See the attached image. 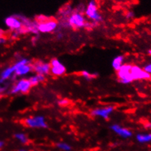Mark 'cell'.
<instances>
[{
  "instance_id": "6da1fadb",
  "label": "cell",
  "mask_w": 151,
  "mask_h": 151,
  "mask_svg": "<svg viewBox=\"0 0 151 151\" xmlns=\"http://www.w3.org/2000/svg\"><path fill=\"white\" fill-rule=\"evenodd\" d=\"M38 24V31L42 33H50L55 32L58 23L53 19H50L45 16H38L36 19Z\"/></svg>"
},
{
  "instance_id": "7a4b0ae2",
  "label": "cell",
  "mask_w": 151,
  "mask_h": 151,
  "mask_svg": "<svg viewBox=\"0 0 151 151\" xmlns=\"http://www.w3.org/2000/svg\"><path fill=\"white\" fill-rule=\"evenodd\" d=\"M85 14L86 16L96 24L101 22L102 21V17L101 14L99 13L98 7L95 0H91L88 4L86 10H85Z\"/></svg>"
},
{
  "instance_id": "3957f363",
  "label": "cell",
  "mask_w": 151,
  "mask_h": 151,
  "mask_svg": "<svg viewBox=\"0 0 151 151\" xmlns=\"http://www.w3.org/2000/svg\"><path fill=\"white\" fill-rule=\"evenodd\" d=\"M86 18L81 11H74L68 18L69 28L74 29H79L84 28L86 25Z\"/></svg>"
},
{
  "instance_id": "277c9868",
  "label": "cell",
  "mask_w": 151,
  "mask_h": 151,
  "mask_svg": "<svg viewBox=\"0 0 151 151\" xmlns=\"http://www.w3.org/2000/svg\"><path fill=\"white\" fill-rule=\"evenodd\" d=\"M132 64H123L118 71H117V77L118 81L122 84H129L134 81L133 77L131 73Z\"/></svg>"
},
{
  "instance_id": "5b68a950",
  "label": "cell",
  "mask_w": 151,
  "mask_h": 151,
  "mask_svg": "<svg viewBox=\"0 0 151 151\" xmlns=\"http://www.w3.org/2000/svg\"><path fill=\"white\" fill-rule=\"evenodd\" d=\"M24 125L29 128L34 129H45L47 128V124L46 123L45 119L42 115H37V116L30 117L24 120Z\"/></svg>"
},
{
  "instance_id": "8992f818",
  "label": "cell",
  "mask_w": 151,
  "mask_h": 151,
  "mask_svg": "<svg viewBox=\"0 0 151 151\" xmlns=\"http://www.w3.org/2000/svg\"><path fill=\"white\" fill-rule=\"evenodd\" d=\"M131 73L134 81H150L151 75L146 72L142 67L137 65H132L131 68Z\"/></svg>"
},
{
  "instance_id": "52a82bcc",
  "label": "cell",
  "mask_w": 151,
  "mask_h": 151,
  "mask_svg": "<svg viewBox=\"0 0 151 151\" xmlns=\"http://www.w3.org/2000/svg\"><path fill=\"white\" fill-rule=\"evenodd\" d=\"M5 24L10 29L13 31H18L21 35L27 33L25 29L23 28V24L21 20L16 15L7 17L5 19Z\"/></svg>"
},
{
  "instance_id": "ba28073f",
  "label": "cell",
  "mask_w": 151,
  "mask_h": 151,
  "mask_svg": "<svg viewBox=\"0 0 151 151\" xmlns=\"http://www.w3.org/2000/svg\"><path fill=\"white\" fill-rule=\"evenodd\" d=\"M32 85L29 82V79H21L19 81L17 82L16 84L12 89L11 93L15 94L18 93H27L28 92L30 91L31 88H32Z\"/></svg>"
},
{
  "instance_id": "9c48e42d",
  "label": "cell",
  "mask_w": 151,
  "mask_h": 151,
  "mask_svg": "<svg viewBox=\"0 0 151 151\" xmlns=\"http://www.w3.org/2000/svg\"><path fill=\"white\" fill-rule=\"evenodd\" d=\"M32 71L42 75H48L50 72V64L42 61H36L32 64Z\"/></svg>"
},
{
  "instance_id": "30bf717a",
  "label": "cell",
  "mask_w": 151,
  "mask_h": 151,
  "mask_svg": "<svg viewBox=\"0 0 151 151\" xmlns=\"http://www.w3.org/2000/svg\"><path fill=\"white\" fill-rule=\"evenodd\" d=\"M50 72L55 76H61L66 72V67L57 58H53L50 63Z\"/></svg>"
},
{
  "instance_id": "8fae6325",
  "label": "cell",
  "mask_w": 151,
  "mask_h": 151,
  "mask_svg": "<svg viewBox=\"0 0 151 151\" xmlns=\"http://www.w3.org/2000/svg\"><path fill=\"white\" fill-rule=\"evenodd\" d=\"M114 110L115 108L112 106H107V107H102V108L94 109L91 112V114L93 116L100 117L104 119H108Z\"/></svg>"
},
{
  "instance_id": "7c38bea8",
  "label": "cell",
  "mask_w": 151,
  "mask_h": 151,
  "mask_svg": "<svg viewBox=\"0 0 151 151\" xmlns=\"http://www.w3.org/2000/svg\"><path fill=\"white\" fill-rule=\"evenodd\" d=\"M110 129L112 131H113L115 134L121 136L123 138H129L132 136V132L129 129H126V128L121 127L120 125L118 124H113L110 126Z\"/></svg>"
},
{
  "instance_id": "4fadbf2b",
  "label": "cell",
  "mask_w": 151,
  "mask_h": 151,
  "mask_svg": "<svg viewBox=\"0 0 151 151\" xmlns=\"http://www.w3.org/2000/svg\"><path fill=\"white\" fill-rule=\"evenodd\" d=\"M32 71V64H24V65L20 66V67H18L16 69H15V75L16 76H24V75H27L28 73Z\"/></svg>"
},
{
  "instance_id": "5bb4252c",
  "label": "cell",
  "mask_w": 151,
  "mask_h": 151,
  "mask_svg": "<svg viewBox=\"0 0 151 151\" xmlns=\"http://www.w3.org/2000/svg\"><path fill=\"white\" fill-rule=\"evenodd\" d=\"M45 80V75H39V74H37V75L30 77V78H29V82H30L31 85H32V86H37V85H38L39 83L43 82Z\"/></svg>"
},
{
  "instance_id": "9a60e30c",
  "label": "cell",
  "mask_w": 151,
  "mask_h": 151,
  "mask_svg": "<svg viewBox=\"0 0 151 151\" xmlns=\"http://www.w3.org/2000/svg\"><path fill=\"white\" fill-rule=\"evenodd\" d=\"M124 55H118V56L115 57L113 60H112V66L113 67V69H115V71H118V69L121 68L122 67V65L124 64Z\"/></svg>"
},
{
  "instance_id": "2e32d148",
  "label": "cell",
  "mask_w": 151,
  "mask_h": 151,
  "mask_svg": "<svg viewBox=\"0 0 151 151\" xmlns=\"http://www.w3.org/2000/svg\"><path fill=\"white\" fill-rule=\"evenodd\" d=\"M137 140L139 143H147L151 142V133L138 134L136 136Z\"/></svg>"
},
{
  "instance_id": "e0dca14e",
  "label": "cell",
  "mask_w": 151,
  "mask_h": 151,
  "mask_svg": "<svg viewBox=\"0 0 151 151\" xmlns=\"http://www.w3.org/2000/svg\"><path fill=\"white\" fill-rule=\"evenodd\" d=\"M15 71V67L13 65L12 67H8L5 69V70L3 71V72L1 73V81H4V80H7L13 75Z\"/></svg>"
},
{
  "instance_id": "ac0fdd59",
  "label": "cell",
  "mask_w": 151,
  "mask_h": 151,
  "mask_svg": "<svg viewBox=\"0 0 151 151\" xmlns=\"http://www.w3.org/2000/svg\"><path fill=\"white\" fill-rule=\"evenodd\" d=\"M15 137L23 144H27L29 142V139H28L27 136L24 133H16L15 134Z\"/></svg>"
},
{
  "instance_id": "d6986e66",
  "label": "cell",
  "mask_w": 151,
  "mask_h": 151,
  "mask_svg": "<svg viewBox=\"0 0 151 151\" xmlns=\"http://www.w3.org/2000/svg\"><path fill=\"white\" fill-rule=\"evenodd\" d=\"M56 146L58 147V148L61 149V150L64 151H70L72 150V147L69 145L65 142H58L57 143Z\"/></svg>"
},
{
  "instance_id": "ffe728a7",
  "label": "cell",
  "mask_w": 151,
  "mask_h": 151,
  "mask_svg": "<svg viewBox=\"0 0 151 151\" xmlns=\"http://www.w3.org/2000/svg\"><path fill=\"white\" fill-rule=\"evenodd\" d=\"M81 75L83 77V78H85V79L86 80H91V79H93V78H95V75H93V74L92 73H90L89 72H88V71H82V72H81Z\"/></svg>"
},
{
  "instance_id": "44dd1931",
  "label": "cell",
  "mask_w": 151,
  "mask_h": 151,
  "mask_svg": "<svg viewBox=\"0 0 151 151\" xmlns=\"http://www.w3.org/2000/svg\"><path fill=\"white\" fill-rule=\"evenodd\" d=\"M142 69H144L146 72H147V73L151 75V63H148V64H145V65L143 67Z\"/></svg>"
},
{
  "instance_id": "7402d4cb",
  "label": "cell",
  "mask_w": 151,
  "mask_h": 151,
  "mask_svg": "<svg viewBox=\"0 0 151 151\" xmlns=\"http://www.w3.org/2000/svg\"><path fill=\"white\" fill-rule=\"evenodd\" d=\"M69 101L66 99H61L58 100V104L61 106H66L69 104Z\"/></svg>"
},
{
  "instance_id": "603a6c76",
  "label": "cell",
  "mask_w": 151,
  "mask_h": 151,
  "mask_svg": "<svg viewBox=\"0 0 151 151\" xmlns=\"http://www.w3.org/2000/svg\"><path fill=\"white\" fill-rule=\"evenodd\" d=\"M134 17V13L133 11H128L126 14V18L129 20L132 19Z\"/></svg>"
},
{
  "instance_id": "cb8c5ba5",
  "label": "cell",
  "mask_w": 151,
  "mask_h": 151,
  "mask_svg": "<svg viewBox=\"0 0 151 151\" xmlns=\"http://www.w3.org/2000/svg\"><path fill=\"white\" fill-rule=\"evenodd\" d=\"M145 128L149 130H151V123H147V124H145Z\"/></svg>"
},
{
  "instance_id": "d4e9b609",
  "label": "cell",
  "mask_w": 151,
  "mask_h": 151,
  "mask_svg": "<svg viewBox=\"0 0 151 151\" xmlns=\"http://www.w3.org/2000/svg\"><path fill=\"white\" fill-rule=\"evenodd\" d=\"M5 41L4 40V39L3 37H0V43H1V42H4Z\"/></svg>"
},
{
  "instance_id": "484cf974",
  "label": "cell",
  "mask_w": 151,
  "mask_h": 151,
  "mask_svg": "<svg viewBox=\"0 0 151 151\" xmlns=\"http://www.w3.org/2000/svg\"><path fill=\"white\" fill-rule=\"evenodd\" d=\"M3 145H4V142H0V148H1Z\"/></svg>"
},
{
  "instance_id": "4316f807",
  "label": "cell",
  "mask_w": 151,
  "mask_h": 151,
  "mask_svg": "<svg viewBox=\"0 0 151 151\" xmlns=\"http://www.w3.org/2000/svg\"><path fill=\"white\" fill-rule=\"evenodd\" d=\"M147 53H148V54L151 56V49H150V50H148V51H147Z\"/></svg>"
},
{
  "instance_id": "83f0119b",
  "label": "cell",
  "mask_w": 151,
  "mask_h": 151,
  "mask_svg": "<svg viewBox=\"0 0 151 151\" xmlns=\"http://www.w3.org/2000/svg\"><path fill=\"white\" fill-rule=\"evenodd\" d=\"M18 151H28V150H25V149H21V150H19Z\"/></svg>"
}]
</instances>
